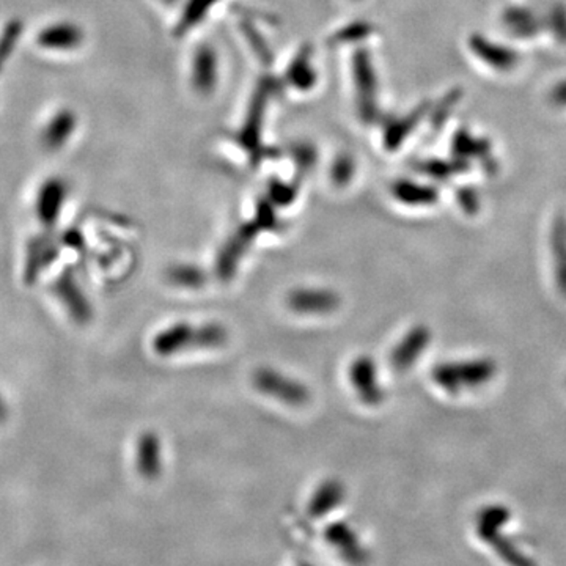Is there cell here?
Wrapping results in <instances>:
<instances>
[{"instance_id":"6da1fadb","label":"cell","mask_w":566,"mask_h":566,"mask_svg":"<svg viewBox=\"0 0 566 566\" xmlns=\"http://www.w3.org/2000/svg\"><path fill=\"white\" fill-rule=\"evenodd\" d=\"M229 340V330L224 324H195L180 321L170 324L166 329L159 330L153 338L151 346L161 357L181 355L187 349H216L224 346Z\"/></svg>"},{"instance_id":"7a4b0ae2","label":"cell","mask_w":566,"mask_h":566,"mask_svg":"<svg viewBox=\"0 0 566 566\" xmlns=\"http://www.w3.org/2000/svg\"><path fill=\"white\" fill-rule=\"evenodd\" d=\"M498 373V365L492 359L480 357L464 362H441L431 376L437 386L450 395H458L464 389L485 386Z\"/></svg>"},{"instance_id":"3957f363","label":"cell","mask_w":566,"mask_h":566,"mask_svg":"<svg viewBox=\"0 0 566 566\" xmlns=\"http://www.w3.org/2000/svg\"><path fill=\"white\" fill-rule=\"evenodd\" d=\"M254 386L258 392L269 399L277 400L292 408H301L310 401V391L304 382L294 380L275 368H258L254 373Z\"/></svg>"},{"instance_id":"277c9868","label":"cell","mask_w":566,"mask_h":566,"mask_svg":"<svg viewBox=\"0 0 566 566\" xmlns=\"http://www.w3.org/2000/svg\"><path fill=\"white\" fill-rule=\"evenodd\" d=\"M357 107L362 119L373 121L378 117V76L368 50H357L353 58Z\"/></svg>"},{"instance_id":"5b68a950","label":"cell","mask_w":566,"mask_h":566,"mask_svg":"<svg viewBox=\"0 0 566 566\" xmlns=\"http://www.w3.org/2000/svg\"><path fill=\"white\" fill-rule=\"evenodd\" d=\"M348 378L364 405L378 406L382 403L384 389L381 386L376 364L370 355H359L351 362Z\"/></svg>"},{"instance_id":"8992f818","label":"cell","mask_w":566,"mask_h":566,"mask_svg":"<svg viewBox=\"0 0 566 566\" xmlns=\"http://www.w3.org/2000/svg\"><path fill=\"white\" fill-rule=\"evenodd\" d=\"M260 231L262 230L256 222H249L243 225L230 239H227L224 247L219 252L216 262V271L222 281H230L231 277L237 274L238 265L241 263L250 244L256 241Z\"/></svg>"},{"instance_id":"52a82bcc","label":"cell","mask_w":566,"mask_h":566,"mask_svg":"<svg viewBox=\"0 0 566 566\" xmlns=\"http://www.w3.org/2000/svg\"><path fill=\"white\" fill-rule=\"evenodd\" d=\"M290 310L299 315H328L338 309L340 296L329 288H296L286 296Z\"/></svg>"},{"instance_id":"ba28073f","label":"cell","mask_w":566,"mask_h":566,"mask_svg":"<svg viewBox=\"0 0 566 566\" xmlns=\"http://www.w3.org/2000/svg\"><path fill=\"white\" fill-rule=\"evenodd\" d=\"M429 342H431V330L424 324L414 326L397 343V346L391 353V364H392L393 370L408 372L420 359V355H424L425 349L428 348Z\"/></svg>"},{"instance_id":"9c48e42d","label":"cell","mask_w":566,"mask_h":566,"mask_svg":"<svg viewBox=\"0 0 566 566\" xmlns=\"http://www.w3.org/2000/svg\"><path fill=\"white\" fill-rule=\"evenodd\" d=\"M469 46L481 62L498 71H511L519 63V54L510 46L492 41L481 33H473L469 40Z\"/></svg>"},{"instance_id":"30bf717a","label":"cell","mask_w":566,"mask_h":566,"mask_svg":"<svg viewBox=\"0 0 566 566\" xmlns=\"http://www.w3.org/2000/svg\"><path fill=\"white\" fill-rule=\"evenodd\" d=\"M452 151L454 157H460L464 161L480 159L488 174H494L498 170V161L492 157L491 142L488 139L473 136L472 132L467 130L454 132Z\"/></svg>"},{"instance_id":"8fae6325","label":"cell","mask_w":566,"mask_h":566,"mask_svg":"<svg viewBox=\"0 0 566 566\" xmlns=\"http://www.w3.org/2000/svg\"><path fill=\"white\" fill-rule=\"evenodd\" d=\"M219 79V60L211 46H200L193 63V85L199 94H211Z\"/></svg>"},{"instance_id":"7c38bea8","label":"cell","mask_w":566,"mask_h":566,"mask_svg":"<svg viewBox=\"0 0 566 566\" xmlns=\"http://www.w3.org/2000/svg\"><path fill=\"white\" fill-rule=\"evenodd\" d=\"M502 22L513 37L534 38L544 27V19L540 18L532 8L511 5L502 14Z\"/></svg>"},{"instance_id":"4fadbf2b","label":"cell","mask_w":566,"mask_h":566,"mask_svg":"<svg viewBox=\"0 0 566 566\" xmlns=\"http://www.w3.org/2000/svg\"><path fill=\"white\" fill-rule=\"evenodd\" d=\"M136 464L139 472L147 479H153L161 472V439L153 431H145L139 436L136 444Z\"/></svg>"},{"instance_id":"5bb4252c","label":"cell","mask_w":566,"mask_h":566,"mask_svg":"<svg viewBox=\"0 0 566 566\" xmlns=\"http://www.w3.org/2000/svg\"><path fill=\"white\" fill-rule=\"evenodd\" d=\"M431 106L428 103H422L420 106L416 107L414 111L401 117V119L393 120L392 123H389L384 132V145L389 151H395L400 148L406 139L411 136V132L420 125V121L428 115Z\"/></svg>"},{"instance_id":"9a60e30c","label":"cell","mask_w":566,"mask_h":566,"mask_svg":"<svg viewBox=\"0 0 566 566\" xmlns=\"http://www.w3.org/2000/svg\"><path fill=\"white\" fill-rule=\"evenodd\" d=\"M392 193L400 203L408 206H431L439 200V193L435 186L412 180L395 181Z\"/></svg>"},{"instance_id":"2e32d148","label":"cell","mask_w":566,"mask_h":566,"mask_svg":"<svg viewBox=\"0 0 566 566\" xmlns=\"http://www.w3.org/2000/svg\"><path fill=\"white\" fill-rule=\"evenodd\" d=\"M551 250L554 256L555 282L566 296V216L555 219L551 231Z\"/></svg>"},{"instance_id":"e0dca14e","label":"cell","mask_w":566,"mask_h":566,"mask_svg":"<svg viewBox=\"0 0 566 566\" xmlns=\"http://www.w3.org/2000/svg\"><path fill=\"white\" fill-rule=\"evenodd\" d=\"M418 170L429 180L445 183L454 175L466 174L471 170V162L454 157V159H428V161L418 162Z\"/></svg>"},{"instance_id":"ac0fdd59","label":"cell","mask_w":566,"mask_h":566,"mask_svg":"<svg viewBox=\"0 0 566 566\" xmlns=\"http://www.w3.org/2000/svg\"><path fill=\"white\" fill-rule=\"evenodd\" d=\"M65 193H67V189L62 181L52 180L43 187L40 195V205H38V212L43 222L46 224L56 222L60 216Z\"/></svg>"},{"instance_id":"d6986e66","label":"cell","mask_w":566,"mask_h":566,"mask_svg":"<svg viewBox=\"0 0 566 566\" xmlns=\"http://www.w3.org/2000/svg\"><path fill=\"white\" fill-rule=\"evenodd\" d=\"M286 76H288L290 84L296 90H310V87H313V84L317 82V73H315V69L311 68L310 54L307 50H302L294 58V62L288 68Z\"/></svg>"},{"instance_id":"ffe728a7","label":"cell","mask_w":566,"mask_h":566,"mask_svg":"<svg viewBox=\"0 0 566 566\" xmlns=\"http://www.w3.org/2000/svg\"><path fill=\"white\" fill-rule=\"evenodd\" d=\"M41 41L49 48H60V49H69L75 48L82 41V33L75 25L63 24L57 27H50L44 31Z\"/></svg>"},{"instance_id":"44dd1931","label":"cell","mask_w":566,"mask_h":566,"mask_svg":"<svg viewBox=\"0 0 566 566\" xmlns=\"http://www.w3.org/2000/svg\"><path fill=\"white\" fill-rule=\"evenodd\" d=\"M60 292H62V298L67 301L69 311L71 315L77 319V321H87L92 310H90V304L87 302L85 296L82 294L79 286L76 285L75 282L65 279L60 283Z\"/></svg>"},{"instance_id":"7402d4cb","label":"cell","mask_w":566,"mask_h":566,"mask_svg":"<svg viewBox=\"0 0 566 566\" xmlns=\"http://www.w3.org/2000/svg\"><path fill=\"white\" fill-rule=\"evenodd\" d=\"M463 94H463L461 88H452L448 94H444V98L437 103V106L431 109L429 125H431L433 130L439 131V130L444 128L452 112L458 107L460 101L463 100Z\"/></svg>"},{"instance_id":"603a6c76","label":"cell","mask_w":566,"mask_h":566,"mask_svg":"<svg viewBox=\"0 0 566 566\" xmlns=\"http://www.w3.org/2000/svg\"><path fill=\"white\" fill-rule=\"evenodd\" d=\"M167 279L174 285L183 288H199L205 282V274L202 269L193 265H175L168 269Z\"/></svg>"},{"instance_id":"cb8c5ba5","label":"cell","mask_w":566,"mask_h":566,"mask_svg":"<svg viewBox=\"0 0 566 566\" xmlns=\"http://www.w3.org/2000/svg\"><path fill=\"white\" fill-rule=\"evenodd\" d=\"M216 2L218 0H189L186 8H184V13L181 16L180 25H178L180 33L193 29V25L197 24L200 19L205 18Z\"/></svg>"},{"instance_id":"d4e9b609","label":"cell","mask_w":566,"mask_h":566,"mask_svg":"<svg viewBox=\"0 0 566 566\" xmlns=\"http://www.w3.org/2000/svg\"><path fill=\"white\" fill-rule=\"evenodd\" d=\"M544 25L559 43L566 44V5L563 2H554L549 6L544 16Z\"/></svg>"},{"instance_id":"484cf974","label":"cell","mask_w":566,"mask_h":566,"mask_svg":"<svg viewBox=\"0 0 566 566\" xmlns=\"http://www.w3.org/2000/svg\"><path fill=\"white\" fill-rule=\"evenodd\" d=\"M343 498V486L338 481H326L318 488L317 494L313 498V508L317 511L329 510Z\"/></svg>"},{"instance_id":"4316f807","label":"cell","mask_w":566,"mask_h":566,"mask_svg":"<svg viewBox=\"0 0 566 566\" xmlns=\"http://www.w3.org/2000/svg\"><path fill=\"white\" fill-rule=\"evenodd\" d=\"M355 172V159L349 155H342L337 157L330 170V176L332 181L336 183L337 186H345L348 184L349 181L353 180Z\"/></svg>"},{"instance_id":"83f0119b","label":"cell","mask_w":566,"mask_h":566,"mask_svg":"<svg viewBox=\"0 0 566 566\" xmlns=\"http://www.w3.org/2000/svg\"><path fill=\"white\" fill-rule=\"evenodd\" d=\"M456 202H458L461 210L469 216H475L481 208V197H480L479 191L473 186L458 187Z\"/></svg>"},{"instance_id":"f1b7e54d","label":"cell","mask_w":566,"mask_h":566,"mask_svg":"<svg viewBox=\"0 0 566 566\" xmlns=\"http://www.w3.org/2000/svg\"><path fill=\"white\" fill-rule=\"evenodd\" d=\"M73 125H75V119L73 115L68 112L62 113L57 117L56 121L52 123V128L48 134V140L50 145H62L63 140H67L69 136V132L73 131Z\"/></svg>"},{"instance_id":"f546056e","label":"cell","mask_w":566,"mask_h":566,"mask_svg":"<svg viewBox=\"0 0 566 566\" xmlns=\"http://www.w3.org/2000/svg\"><path fill=\"white\" fill-rule=\"evenodd\" d=\"M254 222L260 227V230H277L279 229V218L275 216L268 202H262L260 205L256 206V216Z\"/></svg>"},{"instance_id":"4dcf8cb0","label":"cell","mask_w":566,"mask_h":566,"mask_svg":"<svg viewBox=\"0 0 566 566\" xmlns=\"http://www.w3.org/2000/svg\"><path fill=\"white\" fill-rule=\"evenodd\" d=\"M269 197L273 200V203L275 205H290L292 203V200L296 197V189L288 184H283L281 181H274L271 186H269Z\"/></svg>"},{"instance_id":"1f68e13d","label":"cell","mask_w":566,"mask_h":566,"mask_svg":"<svg viewBox=\"0 0 566 566\" xmlns=\"http://www.w3.org/2000/svg\"><path fill=\"white\" fill-rule=\"evenodd\" d=\"M373 31V27L367 22H357V24L349 25L348 29H345L342 33H338V40L342 41H355L362 38L368 37Z\"/></svg>"},{"instance_id":"d6a6232c","label":"cell","mask_w":566,"mask_h":566,"mask_svg":"<svg viewBox=\"0 0 566 566\" xmlns=\"http://www.w3.org/2000/svg\"><path fill=\"white\" fill-rule=\"evenodd\" d=\"M549 101L557 107H566V79L559 82L549 94Z\"/></svg>"},{"instance_id":"836d02e7","label":"cell","mask_w":566,"mask_h":566,"mask_svg":"<svg viewBox=\"0 0 566 566\" xmlns=\"http://www.w3.org/2000/svg\"><path fill=\"white\" fill-rule=\"evenodd\" d=\"M166 2H174V0H166Z\"/></svg>"}]
</instances>
